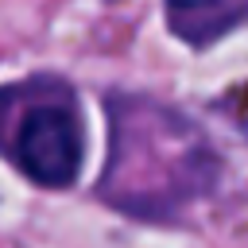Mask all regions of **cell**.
<instances>
[{
    "label": "cell",
    "instance_id": "cell-1",
    "mask_svg": "<svg viewBox=\"0 0 248 248\" xmlns=\"http://www.w3.org/2000/svg\"><path fill=\"white\" fill-rule=\"evenodd\" d=\"M0 155L46 190L74 186L85 159V128L70 85L54 78L0 85Z\"/></svg>",
    "mask_w": 248,
    "mask_h": 248
},
{
    "label": "cell",
    "instance_id": "cell-2",
    "mask_svg": "<svg viewBox=\"0 0 248 248\" xmlns=\"http://www.w3.org/2000/svg\"><path fill=\"white\" fill-rule=\"evenodd\" d=\"M174 12H202V8H213V4H221V0H167Z\"/></svg>",
    "mask_w": 248,
    "mask_h": 248
}]
</instances>
